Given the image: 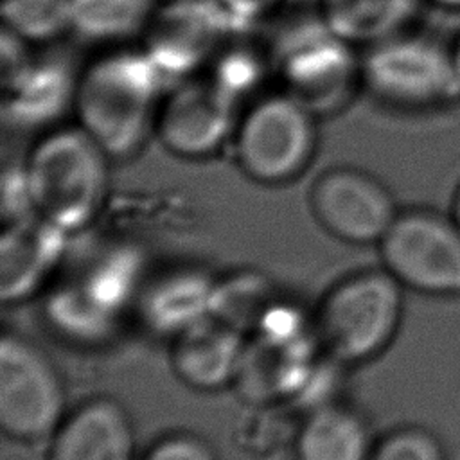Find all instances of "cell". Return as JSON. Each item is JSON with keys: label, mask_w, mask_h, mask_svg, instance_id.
<instances>
[{"label": "cell", "mask_w": 460, "mask_h": 460, "mask_svg": "<svg viewBox=\"0 0 460 460\" xmlns=\"http://www.w3.org/2000/svg\"><path fill=\"white\" fill-rule=\"evenodd\" d=\"M135 431L126 408L111 397L81 402L52 433L47 460H133Z\"/></svg>", "instance_id": "cell-13"}, {"label": "cell", "mask_w": 460, "mask_h": 460, "mask_svg": "<svg viewBox=\"0 0 460 460\" xmlns=\"http://www.w3.org/2000/svg\"><path fill=\"white\" fill-rule=\"evenodd\" d=\"M374 440L363 415L343 404L309 413L298 431L296 460H370Z\"/></svg>", "instance_id": "cell-15"}, {"label": "cell", "mask_w": 460, "mask_h": 460, "mask_svg": "<svg viewBox=\"0 0 460 460\" xmlns=\"http://www.w3.org/2000/svg\"><path fill=\"white\" fill-rule=\"evenodd\" d=\"M158 0H70V32L92 45L120 47L140 40Z\"/></svg>", "instance_id": "cell-18"}, {"label": "cell", "mask_w": 460, "mask_h": 460, "mask_svg": "<svg viewBox=\"0 0 460 460\" xmlns=\"http://www.w3.org/2000/svg\"><path fill=\"white\" fill-rule=\"evenodd\" d=\"M36 226L27 225V221H13L5 228L2 239V298L4 302H18L27 293H31L40 282L47 270L49 244L45 243L50 226L47 223L45 230H34Z\"/></svg>", "instance_id": "cell-19"}, {"label": "cell", "mask_w": 460, "mask_h": 460, "mask_svg": "<svg viewBox=\"0 0 460 460\" xmlns=\"http://www.w3.org/2000/svg\"><path fill=\"white\" fill-rule=\"evenodd\" d=\"M83 66L58 41L34 45L23 66L2 83L4 120L14 131H47L74 111Z\"/></svg>", "instance_id": "cell-11"}, {"label": "cell", "mask_w": 460, "mask_h": 460, "mask_svg": "<svg viewBox=\"0 0 460 460\" xmlns=\"http://www.w3.org/2000/svg\"><path fill=\"white\" fill-rule=\"evenodd\" d=\"M65 417V385L34 341L5 332L0 340V426L5 435L36 442L56 431Z\"/></svg>", "instance_id": "cell-7"}, {"label": "cell", "mask_w": 460, "mask_h": 460, "mask_svg": "<svg viewBox=\"0 0 460 460\" xmlns=\"http://www.w3.org/2000/svg\"><path fill=\"white\" fill-rule=\"evenodd\" d=\"M110 162L79 124L43 131L23 160L34 217L61 232L88 226L106 199Z\"/></svg>", "instance_id": "cell-3"}, {"label": "cell", "mask_w": 460, "mask_h": 460, "mask_svg": "<svg viewBox=\"0 0 460 460\" xmlns=\"http://www.w3.org/2000/svg\"><path fill=\"white\" fill-rule=\"evenodd\" d=\"M165 83L140 45L110 47L83 65L74 101L77 124L111 160L129 158L155 131Z\"/></svg>", "instance_id": "cell-2"}, {"label": "cell", "mask_w": 460, "mask_h": 460, "mask_svg": "<svg viewBox=\"0 0 460 460\" xmlns=\"http://www.w3.org/2000/svg\"><path fill=\"white\" fill-rule=\"evenodd\" d=\"M232 22L216 0L158 2L140 36V47L165 81H180L207 68Z\"/></svg>", "instance_id": "cell-10"}, {"label": "cell", "mask_w": 460, "mask_h": 460, "mask_svg": "<svg viewBox=\"0 0 460 460\" xmlns=\"http://www.w3.org/2000/svg\"><path fill=\"white\" fill-rule=\"evenodd\" d=\"M363 92L399 113H435L460 102L453 45L408 27L361 52Z\"/></svg>", "instance_id": "cell-4"}, {"label": "cell", "mask_w": 460, "mask_h": 460, "mask_svg": "<svg viewBox=\"0 0 460 460\" xmlns=\"http://www.w3.org/2000/svg\"><path fill=\"white\" fill-rule=\"evenodd\" d=\"M239 117V99L199 72L165 90L155 133L176 156L207 158L234 138Z\"/></svg>", "instance_id": "cell-9"}, {"label": "cell", "mask_w": 460, "mask_h": 460, "mask_svg": "<svg viewBox=\"0 0 460 460\" xmlns=\"http://www.w3.org/2000/svg\"><path fill=\"white\" fill-rule=\"evenodd\" d=\"M259 31L273 61L282 92L316 117L332 115L363 90L361 54L338 38L316 5H288V0Z\"/></svg>", "instance_id": "cell-1"}, {"label": "cell", "mask_w": 460, "mask_h": 460, "mask_svg": "<svg viewBox=\"0 0 460 460\" xmlns=\"http://www.w3.org/2000/svg\"><path fill=\"white\" fill-rule=\"evenodd\" d=\"M385 270L422 293L460 295V228L429 210L399 212L377 243Z\"/></svg>", "instance_id": "cell-8"}, {"label": "cell", "mask_w": 460, "mask_h": 460, "mask_svg": "<svg viewBox=\"0 0 460 460\" xmlns=\"http://www.w3.org/2000/svg\"><path fill=\"white\" fill-rule=\"evenodd\" d=\"M453 212H455V217H453V221L458 225V228H460V187H458V192H456V198H455V208H453Z\"/></svg>", "instance_id": "cell-25"}, {"label": "cell", "mask_w": 460, "mask_h": 460, "mask_svg": "<svg viewBox=\"0 0 460 460\" xmlns=\"http://www.w3.org/2000/svg\"><path fill=\"white\" fill-rule=\"evenodd\" d=\"M244 356V341L230 322L203 318L178 331L171 361L185 385L217 390L243 370Z\"/></svg>", "instance_id": "cell-14"}, {"label": "cell", "mask_w": 460, "mask_h": 460, "mask_svg": "<svg viewBox=\"0 0 460 460\" xmlns=\"http://www.w3.org/2000/svg\"><path fill=\"white\" fill-rule=\"evenodd\" d=\"M422 5L444 11V13H460V0H420Z\"/></svg>", "instance_id": "cell-24"}, {"label": "cell", "mask_w": 460, "mask_h": 460, "mask_svg": "<svg viewBox=\"0 0 460 460\" xmlns=\"http://www.w3.org/2000/svg\"><path fill=\"white\" fill-rule=\"evenodd\" d=\"M309 201L318 223L352 244L379 243L399 214L392 194L377 178L349 165L323 171Z\"/></svg>", "instance_id": "cell-12"}, {"label": "cell", "mask_w": 460, "mask_h": 460, "mask_svg": "<svg viewBox=\"0 0 460 460\" xmlns=\"http://www.w3.org/2000/svg\"><path fill=\"white\" fill-rule=\"evenodd\" d=\"M203 72L239 101L255 92L273 75L271 54L259 27L232 25Z\"/></svg>", "instance_id": "cell-17"}, {"label": "cell", "mask_w": 460, "mask_h": 460, "mask_svg": "<svg viewBox=\"0 0 460 460\" xmlns=\"http://www.w3.org/2000/svg\"><path fill=\"white\" fill-rule=\"evenodd\" d=\"M142 460H217L214 447L192 433H171L156 440Z\"/></svg>", "instance_id": "cell-22"}, {"label": "cell", "mask_w": 460, "mask_h": 460, "mask_svg": "<svg viewBox=\"0 0 460 460\" xmlns=\"http://www.w3.org/2000/svg\"><path fill=\"white\" fill-rule=\"evenodd\" d=\"M316 115L282 90L261 95L239 117L234 147L241 169L255 181H291L311 164Z\"/></svg>", "instance_id": "cell-6"}, {"label": "cell", "mask_w": 460, "mask_h": 460, "mask_svg": "<svg viewBox=\"0 0 460 460\" xmlns=\"http://www.w3.org/2000/svg\"><path fill=\"white\" fill-rule=\"evenodd\" d=\"M329 29L354 47H368L413 27L420 0H318Z\"/></svg>", "instance_id": "cell-16"}, {"label": "cell", "mask_w": 460, "mask_h": 460, "mask_svg": "<svg viewBox=\"0 0 460 460\" xmlns=\"http://www.w3.org/2000/svg\"><path fill=\"white\" fill-rule=\"evenodd\" d=\"M2 27L32 45L59 41L70 32V0H2Z\"/></svg>", "instance_id": "cell-20"}, {"label": "cell", "mask_w": 460, "mask_h": 460, "mask_svg": "<svg viewBox=\"0 0 460 460\" xmlns=\"http://www.w3.org/2000/svg\"><path fill=\"white\" fill-rule=\"evenodd\" d=\"M401 288L386 270H365L334 284L316 311V332L329 354L345 363L381 354L402 318Z\"/></svg>", "instance_id": "cell-5"}, {"label": "cell", "mask_w": 460, "mask_h": 460, "mask_svg": "<svg viewBox=\"0 0 460 460\" xmlns=\"http://www.w3.org/2000/svg\"><path fill=\"white\" fill-rule=\"evenodd\" d=\"M370 460H444V451L426 429L401 428L374 444Z\"/></svg>", "instance_id": "cell-21"}, {"label": "cell", "mask_w": 460, "mask_h": 460, "mask_svg": "<svg viewBox=\"0 0 460 460\" xmlns=\"http://www.w3.org/2000/svg\"><path fill=\"white\" fill-rule=\"evenodd\" d=\"M232 25H259L270 18L286 0H216Z\"/></svg>", "instance_id": "cell-23"}, {"label": "cell", "mask_w": 460, "mask_h": 460, "mask_svg": "<svg viewBox=\"0 0 460 460\" xmlns=\"http://www.w3.org/2000/svg\"><path fill=\"white\" fill-rule=\"evenodd\" d=\"M453 50H455V61H456V70H458V77H460V38L455 41Z\"/></svg>", "instance_id": "cell-26"}]
</instances>
